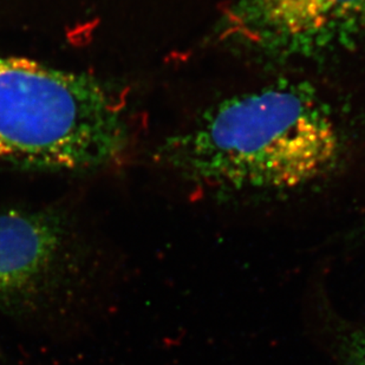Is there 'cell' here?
Returning <instances> with one entry per match:
<instances>
[{
    "mask_svg": "<svg viewBox=\"0 0 365 365\" xmlns=\"http://www.w3.org/2000/svg\"><path fill=\"white\" fill-rule=\"evenodd\" d=\"M161 153L170 168L203 190L289 193L341 169L348 131L310 83L279 81L210 107Z\"/></svg>",
    "mask_w": 365,
    "mask_h": 365,
    "instance_id": "1",
    "label": "cell"
},
{
    "mask_svg": "<svg viewBox=\"0 0 365 365\" xmlns=\"http://www.w3.org/2000/svg\"><path fill=\"white\" fill-rule=\"evenodd\" d=\"M127 124L96 78L0 56V159L51 170H82L118 159Z\"/></svg>",
    "mask_w": 365,
    "mask_h": 365,
    "instance_id": "2",
    "label": "cell"
},
{
    "mask_svg": "<svg viewBox=\"0 0 365 365\" xmlns=\"http://www.w3.org/2000/svg\"><path fill=\"white\" fill-rule=\"evenodd\" d=\"M215 36L267 62H321L364 43L365 0H232Z\"/></svg>",
    "mask_w": 365,
    "mask_h": 365,
    "instance_id": "3",
    "label": "cell"
},
{
    "mask_svg": "<svg viewBox=\"0 0 365 365\" xmlns=\"http://www.w3.org/2000/svg\"><path fill=\"white\" fill-rule=\"evenodd\" d=\"M88 255L68 217L0 210V311L35 314L82 283Z\"/></svg>",
    "mask_w": 365,
    "mask_h": 365,
    "instance_id": "4",
    "label": "cell"
},
{
    "mask_svg": "<svg viewBox=\"0 0 365 365\" xmlns=\"http://www.w3.org/2000/svg\"><path fill=\"white\" fill-rule=\"evenodd\" d=\"M341 365H365V327L344 331L338 338Z\"/></svg>",
    "mask_w": 365,
    "mask_h": 365,
    "instance_id": "5",
    "label": "cell"
}]
</instances>
